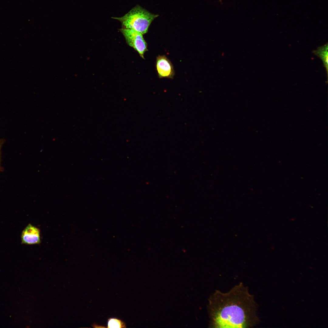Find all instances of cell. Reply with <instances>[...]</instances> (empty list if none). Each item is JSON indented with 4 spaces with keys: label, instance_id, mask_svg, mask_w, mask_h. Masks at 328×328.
<instances>
[{
    "label": "cell",
    "instance_id": "cell-1",
    "mask_svg": "<svg viewBox=\"0 0 328 328\" xmlns=\"http://www.w3.org/2000/svg\"><path fill=\"white\" fill-rule=\"evenodd\" d=\"M210 326L214 328H249L259 321L257 304L242 282L228 292L216 290L209 300Z\"/></svg>",
    "mask_w": 328,
    "mask_h": 328
},
{
    "label": "cell",
    "instance_id": "cell-2",
    "mask_svg": "<svg viewBox=\"0 0 328 328\" xmlns=\"http://www.w3.org/2000/svg\"><path fill=\"white\" fill-rule=\"evenodd\" d=\"M158 16L137 5L124 16L112 18L120 22L122 28L133 29L143 35L148 32L151 22Z\"/></svg>",
    "mask_w": 328,
    "mask_h": 328
},
{
    "label": "cell",
    "instance_id": "cell-3",
    "mask_svg": "<svg viewBox=\"0 0 328 328\" xmlns=\"http://www.w3.org/2000/svg\"><path fill=\"white\" fill-rule=\"evenodd\" d=\"M127 43L134 48L144 59V54L148 51L147 43L142 34L132 29L122 28L120 29Z\"/></svg>",
    "mask_w": 328,
    "mask_h": 328
},
{
    "label": "cell",
    "instance_id": "cell-4",
    "mask_svg": "<svg viewBox=\"0 0 328 328\" xmlns=\"http://www.w3.org/2000/svg\"><path fill=\"white\" fill-rule=\"evenodd\" d=\"M156 67L159 78L173 79L175 75L173 65L164 55H159L157 57Z\"/></svg>",
    "mask_w": 328,
    "mask_h": 328
},
{
    "label": "cell",
    "instance_id": "cell-5",
    "mask_svg": "<svg viewBox=\"0 0 328 328\" xmlns=\"http://www.w3.org/2000/svg\"><path fill=\"white\" fill-rule=\"evenodd\" d=\"M21 237L22 243L25 244H39L41 241L39 229L30 224H29L23 231Z\"/></svg>",
    "mask_w": 328,
    "mask_h": 328
},
{
    "label": "cell",
    "instance_id": "cell-6",
    "mask_svg": "<svg viewBox=\"0 0 328 328\" xmlns=\"http://www.w3.org/2000/svg\"><path fill=\"white\" fill-rule=\"evenodd\" d=\"M328 43L323 45L319 46L316 50H313V53L315 55L319 58L323 62V66L326 71L327 75H328Z\"/></svg>",
    "mask_w": 328,
    "mask_h": 328
},
{
    "label": "cell",
    "instance_id": "cell-7",
    "mask_svg": "<svg viewBox=\"0 0 328 328\" xmlns=\"http://www.w3.org/2000/svg\"><path fill=\"white\" fill-rule=\"evenodd\" d=\"M108 328H125L126 325L121 320L115 318L109 319L108 321Z\"/></svg>",
    "mask_w": 328,
    "mask_h": 328
},
{
    "label": "cell",
    "instance_id": "cell-8",
    "mask_svg": "<svg viewBox=\"0 0 328 328\" xmlns=\"http://www.w3.org/2000/svg\"><path fill=\"white\" fill-rule=\"evenodd\" d=\"M3 141H3V139H0V150H1V146H2V143H3Z\"/></svg>",
    "mask_w": 328,
    "mask_h": 328
},
{
    "label": "cell",
    "instance_id": "cell-9",
    "mask_svg": "<svg viewBox=\"0 0 328 328\" xmlns=\"http://www.w3.org/2000/svg\"><path fill=\"white\" fill-rule=\"evenodd\" d=\"M219 0V1L220 2H221L222 0Z\"/></svg>",
    "mask_w": 328,
    "mask_h": 328
}]
</instances>
